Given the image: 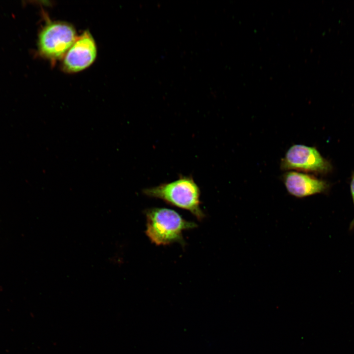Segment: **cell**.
<instances>
[{
  "mask_svg": "<svg viewBox=\"0 0 354 354\" xmlns=\"http://www.w3.org/2000/svg\"><path fill=\"white\" fill-rule=\"evenodd\" d=\"M77 37L74 27L69 24L59 21L47 23L38 36L39 54L52 60L62 58Z\"/></svg>",
  "mask_w": 354,
  "mask_h": 354,
  "instance_id": "obj_3",
  "label": "cell"
},
{
  "mask_svg": "<svg viewBox=\"0 0 354 354\" xmlns=\"http://www.w3.org/2000/svg\"><path fill=\"white\" fill-rule=\"evenodd\" d=\"M146 234L150 241L157 245L174 242L183 244L182 232L197 227L196 223L184 220L175 210L166 208H151L146 210Z\"/></svg>",
  "mask_w": 354,
  "mask_h": 354,
  "instance_id": "obj_1",
  "label": "cell"
},
{
  "mask_svg": "<svg viewBox=\"0 0 354 354\" xmlns=\"http://www.w3.org/2000/svg\"><path fill=\"white\" fill-rule=\"evenodd\" d=\"M282 170H296L326 174L332 170L331 163L315 147L302 145L291 147L282 159Z\"/></svg>",
  "mask_w": 354,
  "mask_h": 354,
  "instance_id": "obj_4",
  "label": "cell"
},
{
  "mask_svg": "<svg viewBox=\"0 0 354 354\" xmlns=\"http://www.w3.org/2000/svg\"><path fill=\"white\" fill-rule=\"evenodd\" d=\"M350 190L351 195L353 199V202L354 206V172H353L351 176V182H350ZM354 229V216L352 221H351L349 229L352 230Z\"/></svg>",
  "mask_w": 354,
  "mask_h": 354,
  "instance_id": "obj_7",
  "label": "cell"
},
{
  "mask_svg": "<svg viewBox=\"0 0 354 354\" xmlns=\"http://www.w3.org/2000/svg\"><path fill=\"white\" fill-rule=\"evenodd\" d=\"M97 55L96 45L88 31L77 36L63 57L62 67L69 73H76L89 67Z\"/></svg>",
  "mask_w": 354,
  "mask_h": 354,
  "instance_id": "obj_5",
  "label": "cell"
},
{
  "mask_svg": "<svg viewBox=\"0 0 354 354\" xmlns=\"http://www.w3.org/2000/svg\"><path fill=\"white\" fill-rule=\"evenodd\" d=\"M143 192L147 196L188 210L199 220L205 217L200 206V189L192 177H180L174 181L146 188Z\"/></svg>",
  "mask_w": 354,
  "mask_h": 354,
  "instance_id": "obj_2",
  "label": "cell"
},
{
  "mask_svg": "<svg viewBox=\"0 0 354 354\" xmlns=\"http://www.w3.org/2000/svg\"><path fill=\"white\" fill-rule=\"evenodd\" d=\"M283 179L288 192L298 198L325 193L329 188V184L325 180L296 172L286 173Z\"/></svg>",
  "mask_w": 354,
  "mask_h": 354,
  "instance_id": "obj_6",
  "label": "cell"
}]
</instances>
